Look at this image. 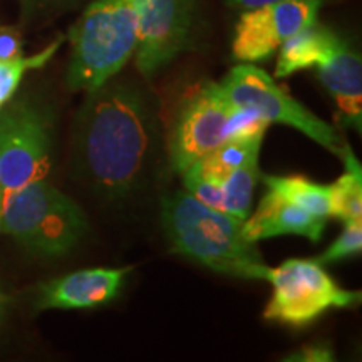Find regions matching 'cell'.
<instances>
[{
	"label": "cell",
	"mask_w": 362,
	"mask_h": 362,
	"mask_svg": "<svg viewBox=\"0 0 362 362\" xmlns=\"http://www.w3.org/2000/svg\"><path fill=\"white\" fill-rule=\"evenodd\" d=\"M88 94L78 136L81 163L99 192L124 194L138 185L148 165L155 115L133 86L106 83Z\"/></svg>",
	"instance_id": "6da1fadb"
},
{
	"label": "cell",
	"mask_w": 362,
	"mask_h": 362,
	"mask_svg": "<svg viewBox=\"0 0 362 362\" xmlns=\"http://www.w3.org/2000/svg\"><path fill=\"white\" fill-rule=\"evenodd\" d=\"M161 221L175 252L232 277L269 280L270 269L243 220L202 203L188 192L163 198Z\"/></svg>",
	"instance_id": "7a4b0ae2"
},
{
	"label": "cell",
	"mask_w": 362,
	"mask_h": 362,
	"mask_svg": "<svg viewBox=\"0 0 362 362\" xmlns=\"http://www.w3.org/2000/svg\"><path fill=\"white\" fill-rule=\"evenodd\" d=\"M67 84L93 93L110 83L136 52L139 19L136 0H94L71 29Z\"/></svg>",
	"instance_id": "3957f363"
},
{
	"label": "cell",
	"mask_w": 362,
	"mask_h": 362,
	"mask_svg": "<svg viewBox=\"0 0 362 362\" xmlns=\"http://www.w3.org/2000/svg\"><path fill=\"white\" fill-rule=\"evenodd\" d=\"M0 226L35 255L61 257L84 237L88 220L78 203L42 178L2 197Z\"/></svg>",
	"instance_id": "277c9868"
},
{
	"label": "cell",
	"mask_w": 362,
	"mask_h": 362,
	"mask_svg": "<svg viewBox=\"0 0 362 362\" xmlns=\"http://www.w3.org/2000/svg\"><path fill=\"white\" fill-rule=\"evenodd\" d=\"M52 112L34 99H19L0 115V193L16 192L51 168Z\"/></svg>",
	"instance_id": "5b68a950"
},
{
	"label": "cell",
	"mask_w": 362,
	"mask_h": 362,
	"mask_svg": "<svg viewBox=\"0 0 362 362\" xmlns=\"http://www.w3.org/2000/svg\"><path fill=\"white\" fill-rule=\"evenodd\" d=\"M218 86L232 106L255 112L269 123L296 128L341 158L346 151L347 146L332 126L317 117L304 104L296 101L260 67L247 62L235 66Z\"/></svg>",
	"instance_id": "8992f818"
},
{
	"label": "cell",
	"mask_w": 362,
	"mask_h": 362,
	"mask_svg": "<svg viewBox=\"0 0 362 362\" xmlns=\"http://www.w3.org/2000/svg\"><path fill=\"white\" fill-rule=\"evenodd\" d=\"M269 282L274 292L264 317L291 327H304L329 309L357 305L362 296L339 287L317 260H285L270 269Z\"/></svg>",
	"instance_id": "52a82bcc"
},
{
	"label": "cell",
	"mask_w": 362,
	"mask_h": 362,
	"mask_svg": "<svg viewBox=\"0 0 362 362\" xmlns=\"http://www.w3.org/2000/svg\"><path fill=\"white\" fill-rule=\"evenodd\" d=\"M235 106L216 83L198 88L181 104L170 136V161L183 173L194 161L228 139Z\"/></svg>",
	"instance_id": "ba28073f"
},
{
	"label": "cell",
	"mask_w": 362,
	"mask_h": 362,
	"mask_svg": "<svg viewBox=\"0 0 362 362\" xmlns=\"http://www.w3.org/2000/svg\"><path fill=\"white\" fill-rule=\"evenodd\" d=\"M320 0H282L240 17L232 42L237 61L253 64L267 61L288 37L317 22Z\"/></svg>",
	"instance_id": "9c48e42d"
},
{
	"label": "cell",
	"mask_w": 362,
	"mask_h": 362,
	"mask_svg": "<svg viewBox=\"0 0 362 362\" xmlns=\"http://www.w3.org/2000/svg\"><path fill=\"white\" fill-rule=\"evenodd\" d=\"M139 39L136 66L146 78L170 64L188 45L194 0H136Z\"/></svg>",
	"instance_id": "30bf717a"
},
{
	"label": "cell",
	"mask_w": 362,
	"mask_h": 362,
	"mask_svg": "<svg viewBox=\"0 0 362 362\" xmlns=\"http://www.w3.org/2000/svg\"><path fill=\"white\" fill-rule=\"evenodd\" d=\"M133 270L124 269H86L54 279L39 287L35 305L47 309H93L117 297L126 275Z\"/></svg>",
	"instance_id": "8fae6325"
},
{
	"label": "cell",
	"mask_w": 362,
	"mask_h": 362,
	"mask_svg": "<svg viewBox=\"0 0 362 362\" xmlns=\"http://www.w3.org/2000/svg\"><path fill=\"white\" fill-rule=\"evenodd\" d=\"M327 218L312 215L304 208L293 205L282 194L269 188L252 216L243 221V235L250 242L279 237V235H298L312 242L322 238Z\"/></svg>",
	"instance_id": "7c38bea8"
},
{
	"label": "cell",
	"mask_w": 362,
	"mask_h": 362,
	"mask_svg": "<svg viewBox=\"0 0 362 362\" xmlns=\"http://www.w3.org/2000/svg\"><path fill=\"white\" fill-rule=\"evenodd\" d=\"M317 67L319 78L336 101L344 123L361 131L362 62L359 54L339 37Z\"/></svg>",
	"instance_id": "4fadbf2b"
},
{
	"label": "cell",
	"mask_w": 362,
	"mask_h": 362,
	"mask_svg": "<svg viewBox=\"0 0 362 362\" xmlns=\"http://www.w3.org/2000/svg\"><path fill=\"white\" fill-rule=\"evenodd\" d=\"M339 35L327 27L312 24L298 30L279 47V61L275 67V78H287L297 71L309 69L322 61V57L337 42Z\"/></svg>",
	"instance_id": "5bb4252c"
},
{
	"label": "cell",
	"mask_w": 362,
	"mask_h": 362,
	"mask_svg": "<svg viewBox=\"0 0 362 362\" xmlns=\"http://www.w3.org/2000/svg\"><path fill=\"white\" fill-rule=\"evenodd\" d=\"M342 160L347 171L330 185V216L344 223H354L362 218V170L351 148L344 151Z\"/></svg>",
	"instance_id": "9a60e30c"
},
{
	"label": "cell",
	"mask_w": 362,
	"mask_h": 362,
	"mask_svg": "<svg viewBox=\"0 0 362 362\" xmlns=\"http://www.w3.org/2000/svg\"><path fill=\"white\" fill-rule=\"evenodd\" d=\"M267 188L274 189L293 205L304 208L312 215L329 218L330 216V188L300 175L293 176H264Z\"/></svg>",
	"instance_id": "2e32d148"
},
{
	"label": "cell",
	"mask_w": 362,
	"mask_h": 362,
	"mask_svg": "<svg viewBox=\"0 0 362 362\" xmlns=\"http://www.w3.org/2000/svg\"><path fill=\"white\" fill-rule=\"evenodd\" d=\"M259 178V156L250 158L238 168L230 171L221 183L220 210L245 221L250 215L253 189Z\"/></svg>",
	"instance_id": "e0dca14e"
},
{
	"label": "cell",
	"mask_w": 362,
	"mask_h": 362,
	"mask_svg": "<svg viewBox=\"0 0 362 362\" xmlns=\"http://www.w3.org/2000/svg\"><path fill=\"white\" fill-rule=\"evenodd\" d=\"M61 42L62 37H59L51 45H47L42 52L35 54V56L19 57L13 59V61H0V110L16 94L25 72L30 69H39V67L47 64L49 59L56 54Z\"/></svg>",
	"instance_id": "ac0fdd59"
},
{
	"label": "cell",
	"mask_w": 362,
	"mask_h": 362,
	"mask_svg": "<svg viewBox=\"0 0 362 362\" xmlns=\"http://www.w3.org/2000/svg\"><path fill=\"white\" fill-rule=\"evenodd\" d=\"M362 248V223L361 221H354V223H347L344 232L339 235L336 242L325 250L322 255L317 259L320 265L334 264V262L344 260L347 257L361 253Z\"/></svg>",
	"instance_id": "d6986e66"
},
{
	"label": "cell",
	"mask_w": 362,
	"mask_h": 362,
	"mask_svg": "<svg viewBox=\"0 0 362 362\" xmlns=\"http://www.w3.org/2000/svg\"><path fill=\"white\" fill-rule=\"evenodd\" d=\"M22 57V37L16 27H0V61Z\"/></svg>",
	"instance_id": "ffe728a7"
},
{
	"label": "cell",
	"mask_w": 362,
	"mask_h": 362,
	"mask_svg": "<svg viewBox=\"0 0 362 362\" xmlns=\"http://www.w3.org/2000/svg\"><path fill=\"white\" fill-rule=\"evenodd\" d=\"M230 7L240 8V11H253V8H260L265 6H272V4L282 2V0H226Z\"/></svg>",
	"instance_id": "44dd1931"
},
{
	"label": "cell",
	"mask_w": 362,
	"mask_h": 362,
	"mask_svg": "<svg viewBox=\"0 0 362 362\" xmlns=\"http://www.w3.org/2000/svg\"><path fill=\"white\" fill-rule=\"evenodd\" d=\"M304 361H327L330 359V352L324 347H310V351H304V356H300Z\"/></svg>",
	"instance_id": "7402d4cb"
},
{
	"label": "cell",
	"mask_w": 362,
	"mask_h": 362,
	"mask_svg": "<svg viewBox=\"0 0 362 362\" xmlns=\"http://www.w3.org/2000/svg\"><path fill=\"white\" fill-rule=\"evenodd\" d=\"M6 304H7V298L2 293V291H0V320H2L4 312H6Z\"/></svg>",
	"instance_id": "603a6c76"
},
{
	"label": "cell",
	"mask_w": 362,
	"mask_h": 362,
	"mask_svg": "<svg viewBox=\"0 0 362 362\" xmlns=\"http://www.w3.org/2000/svg\"><path fill=\"white\" fill-rule=\"evenodd\" d=\"M0 202H2V193H0Z\"/></svg>",
	"instance_id": "cb8c5ba5"
}]
</instances>
